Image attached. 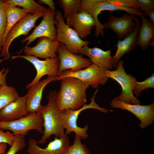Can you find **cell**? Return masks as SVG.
Returning <instances> with one entry per match:
<instances>
[{"instance_id": "d4e9b609", "label": "cell", "mask_w": 154, "mask_h": 154, "mask_svg": "<svg viewBox=\"0 0 154 154\" xmlns=\"http://www.w3.org/2000/svg\"><path fill=\"white\" fill-rule=\"evenodd\" d=\"M19 94L15 88L7 84L0 86V110L19 97Z\"/></svg>"}, {"instance_id": "5b68a950", "label": "cell", "mask_w": 154, "mask_h": 154, "mask_svg": "<svg viewBox=\"0 0 154 154\" xmlns=\"http://www.w3.org/2000/svg\"><path fill=\"white\" fill-rule=\"evenodd\" d=\"M123 64V60H119L116 70H106V75L109 78L115 80L120 85L122 91L117 97L119 100L129 104H140L139 100L133 93L134 84L136 80L134 76L126 72Z\"/></svg>"}, {"instance_id": "4fadbf2b", "label": "cell", "mask_w": 154, "mask_h": 154, "mask_svg": "<svg viewBox=\"0 0 154 154\" xmlns=\"http://www.w3.org/2000/svg\"><path fill=\"white\" fill-rule=\"evenodd\" d=\"M123 11L130 14L136 15L140 17L143 15V12L139 9L126 8L114 5L106 1V0H97L96 2L88 11L87 13L90 14L96 22L95 33L97 35L102 34L105 28L98 19V16L103 11Z\"/></svg>"}, {"instance_id": "484cf974", "label": "cell", "mask_w": 154, "mask_h": 154, "mask_svg": "<svg viewBox=\"0 0 154 154\" xmlns=\"http://www.w3.org/2000/svg\"><path fill=\"white\" fill-rule=\"evenodd\" d=\"M57 3L64 12V18L79 12L81 0H59Z\"/></svg>"}, {"instance_id": "4316f807", "label": "cell", "mask_w": 154, "mask_h": 154, "mask_svg": "<svg viewBox=\"0 0 154 154\" xmlns=\"http://www.w3.org/2000/svg\"><path fill=\"white\" fill-rule=\"evenodd\" d=\"M82 139L75 134L73 144L70 145L64 154H91L86 145L82 144Z\"/></svg>"}, {"instance_id": "8d00e7d4", "label": "cell", "mask_w": 154, "mask_h": 154, "mask_svg": "<svg viewBox=\"0 0 154 154\" xmlns=\"http://www.w3.org/2000/svg\"><path fill=\"white\" fill-rule=\"evenodd\" d=\"M7 148V144L0 143V154H4Z\"/></svg>"}, {"instance_id": "2e32d148", "label": "cell", "mask_w": 154, "mask_h": 154, "mask_svg": "<svg viewBox=\"0 0 154 154\" xmlns=\"http://www.w3.org/2000/svg\"><path fill=\"white\" fill-rule=\"evenodd\" d=\"M66 24L72 28L80 37L83 39L91 33L92 27L96 26L94 19L89 14L78 12L66 18Z\"/></svg>"}, {"instance_id": "30bf717a", "label": "cell", "mask_w": 154, "mask_h": 154, "mask_svg": "<svg viewBox=\"0 0 154 154\" xmlns=\"http://www.w3.org/2000/svg\"><path fill=\"white\" fill-rule=\"evenodd\" d=\"M56 53L58 54L59 60L58 75L65 70H79L86 68L92 64L89 58L83 57L82 54H76L70 51L61 42H59Z\"/></svg>"}, {"instance_id": "7402d4cb", "label": "cell", "mask_w": 154, "mask_h": 154, "mask_svg": "<svg viewBox=\"0 0 154 154\" xmlns=\"http://www.w3.org/2000/svg\"><path fill=\"white\" fill-rule=\"evenodd\" d=\"M140 17L141 23L138 33L137 45L145 51L150 45L154 47V26L144 15Z\"/></svg>"}, {"instance_id": "836d02e7", "label": "cell", "mask_w": 154, "mask_h": 154, "mask_svg": "<svg viewBox=\"0 0 154 154\" xmlns=\"http://www.w3.org/2000/svg\"><path fill=\"white\" fill-rule=\"evenodd\" d=\"M38 2L39 4L46 5L49 7L53 11L56 13V8L55 6V3L52 0H38Z\"/></svg>"}, {"instance_id": "ac0fdd59", "label": "cell", "mask_w": 154, "mask_h": 154, "mask_svg": "<svg viewBox=\"0 0 154 154\" xmlns=\"http://www.w3.org/2000/svg\"><path fill=\"white\" fill-rule=\"evenodd\" d=\"M57 77L56 76H48L28 90L26 96L29 113L38 112L42 106L41 102L44 89L50 82L57 81Z\"/></svg>"}, {"instance_id": "5bb4252c", "label": "cell", "mask_w": 154, "mask_h": 154, "mask_svg": "<svg viewBox=\"0 0 154 154\" xmlns=\"http://www.w3.org/2000/svg\"><path fill=\"white\" fill-rule=\"evenodd\" d=\"M37 144L34 139H29L28 154H64L70 145L69 138L65 133L60 138L55 137L44 148L40 147Z\"/></svg>"}, {"instance_id": "e575fe53", "label": "cell", "mask_w": 154, "mask_h": 154, "mask_svg": "<svg viewBox=\"0 0 154 154\" xmlns=\"http://www.w3.org/2000/svg\"><path fill=\"white\" fill-rule=\"evenodd\" d=\"M9 71L8 68L6 69L3 68L0 71V86L3 84H7L6 77Z\"/></svg>"}, {"instance_id": "7c38bea8", "label": "cell", "mask_w": 154, "mask_h": 154, "mask_svg": "<svg viewBox=\"0 0 154 154\" xmlns=\"http://www.w3.org/2000/svg\"><path fill=\"white\" fill-rule=\"evenodd\" d=\"M56 13L49 7L43 16L40 23L32 33L21 41L22 43L27 42L25 47H27L38 38L42 37L48 38L54 41L56 40L57 29L55 25Z\"/></svg>"}, {"instance_id": "d6986e66", "label": "cell", "mask_w": 154, "mask_h": 154, "mask_svg": "<svg viewBox=\"0 0 154 154\" xmlns=\"http://www.w3.org/2000/svg\"><path fill=\"white\" fill-rule=\"evenodd\" d=\"M79 54L87 56L92 64L99 67L110 70L115 68L110 50L105 51L97 47L90 48L86 45L80 49Z\"/></svg>"}, {"instance_id": "3957f363", "label": "cell", "mask_w": 154, "mask_h": 154, "mask_svg": "<svg viewBox=\"0 0 154 154\" xmlns=\"http://www.w3.org/2000/svg\"><path fill=\"white\" fill-rule=\"evenodd\" d=\"M98 91L97 89L91 99V102L80 108L75 110H68L60 112L61 121L64 129L65 133L67 135L72 132L79 136L82 139H85L88 137L87 132L88 129L87 125L83 127L78 126L77 121L79 115L83 111L88 109H93L98 110L102 112L106 113L109 111L107 109L100 107L95 101V97Z\"/></svg>"}, {"instance_id": "f1b7e54d", "label": "cell", "mask_w": 154, "mask_h": 154, "mask_svg": "<svg viewBox=\"0 0 154 154\" xmlns=\"http://www.w3.org/2000/svg\"><path fill=\"white\" fill-rule=\"evenodd\" d=\"M24 137L20 135H15L13 144L5 154H17L24 149L26 145Z\"/></svg>"}, {"instance_id": "4dcf8cb0", "label": "cell", "mask_w": 154, "mask_h": 154, "mask_svg": "<svg viewBox=\"0 0 154 154\" xmlns=\"http://www.w3.org/2000/svg\"><path fill=\"white\" fill-rule=\"evenodd\" d=\"M107 2L128 8L139 9L137 0H106Z\"/></svg>"}, {"instance_id": "cb8c5ba5", "label": "cell", "mask_w": 154, "mask_h": 154, "mask_svg": "<svg viewBox=\"0 0 154 154\" xmlns=\"http://www.w3.org/2000/svg\"><path fill=\"white\" fill-rule=\"evenodd\" d=\"M5 1L11 5L21 7L29 14L31 15H44L48 9L34 0H8Z\"/></svg>"}, {"instance_id": "83f0119b", "label": "cell", "mask_w": 154, "mask_h": 154, "mask_svg": "<svg viewBox=\"0 0 154 154\" xmlns=\"http://www.w3.org/2000/svg\"><path fill=\"white\" fill-rule=\"evenodd\" d=\"M154 88V74L153 73L149 77L144 80L138 82L136 80L134 84L133 93L137 96L140 95L141 92L145 89Z\"/></svg>"}, {"instance_id": "e0dca14e", "label": "cell", "mask_w": 154, "mask_h": 154, "mask_svg": "<svg viewBox=\"0 0 154 154\" xmlns=\"http://www.w3.org/2000/svg\"><path fill=\"white\" fill-rule=\"evenodd\" d=\"M134 15L124 13L117 17L110 15L104 24L105 28L112 30L119 38L126 36L132 32L135 25Z\"/></svg>"}, {"instance_id": "52a82bcc", "label": "cell", "mask_w": 154, "mask_h": 154, "mask_svg": "<svg viewBox=\"0 0 154 154\" xmlns=\"http://www.w3.org/2000/svg\"><path fill=\"white\" fill-rule=\"evenodd\" d=\"M106 69L92 64L83 70H68L63 71L58 76L57 81L66 77H72L86 82L89 86L96 88L100 85L104 84L108 81L109 78L106 75Z\"/></svg>"}, {"instance_id": "8992f818", "label": "cell", "mask_w": 154, "mask_h": 154, "mask_svg": "<svg viewBox=\"0 0 154 154\" xmlns=\"http://www.w3.org/2000/svg\"><path fill=\"white\" fill-rule=\"evenodd\" d=\"M0 129L11 131L15 135L25 136L31 130L43 132V120L38 112L29 113L19 119L9 121H0Z\"/></svg>"}, {"instance_id": "d590c367", "label": "cell", "mask_w": 154, "mask_h": 154, "mask_svg": "<svg viewBox=\"0 0 154 154\" xmlns=\"http://www.w3.org/2000/svg\"><path fill=\"white\" fill-rule=\"evenodd\" d=\"M143 13L144 16L149 17V20L154 25V9H151L147 12Z\"/></svg>"}, {"instance_id": "f546056e", "label": "cell", "mask_w": 154, "mask_h": 154, "mask_svg": "<svg viewBox=\"0 0 154 154\" xmlns=\"http://www.w3.org/2000/svg\"><path fill=\"white\" fill-rule=\"evenodd\" d=\"M4 0H0V52L1 49V40L7 25V18L4 8L3 3Z\"/></svg>"}, {"instance_id": "1f68e13d", "label": "cell", "mask_w": 154, "mask_h": 154, "mask_svg": "<svg viewBox=\"0 0 154 154\" xmlns=\"http://www.w3.org/2000/svg\"><path fill=\"white\" fill-rule=\"evenodd\" d=\"M15 135L9 131L4 132L0 129V143H5L11 146L13 144Z\"/></svg>"}, {"instance_id": "9a60e30c", "label": "cell", "mask_w": 154, "mask_h": 154, "mask_svg": "<svg viewBox=\"0 0 154 154\" xmlns=\"http://www.w3.org/2000/svg\"><path fill=\"white\" fill-rule=\"evenodd\" d=\"M59 43L56 40L54 41L48 38L42 37L39 38L35 46L25 47L17 53L19 54L23 51L25 55L45 59L55 58L57 56L56 51Z\"/></svg>"}, {"instance_id": "8fae6325", "label": "cell", "mask_w": 154, "mask_h": 154, "mask_svg": "<svg viewBox=\"0 0 154 154\" xmlns=\"http://www.w3.org/2000/svg\"><path fill=\"white\" fill-rule=\"evenodd\" d=\"M112 107L125 110L135 115L140 121L139 127L143 129L152 124L154 119V103L147 105L129 104L119 101L117 97L111 103Z\"/></svg>"}, {"instance_id": "6da1fadb", "label": "cell", "mask_w": 154, "mask_h": 154, "mask_svg": "<svg viewBox=\"0 0 154 154\" xmlns=\"http://www.w3.org/2000/svg\"><path fill=\"white\" fill-rule=\"evenodd\" d=\"M60 80V88L55 97L56 105L60 112L76 110L86 104V90L89 86L87 83L72 77Z\"/></svg>"}, {"instance_id": "7a4b0ae2", "label": "cell", "mask_w": 154, "mask_h": 154, "mask_svg": "<svg viewBox=\"0 0 154 154\" xmlns=\"http://www.w3.org/2000/svg\"><path fill=\"white\" fill-rule=\"evenodd\" d=\"M57 90H50L47 97L48 102L45 105H42L37 112L41 115L43 120V135L41 139L36 141L37 144H44L51 136L60 138L65 133L60 117V112L58 110L55 97Z\"/></svg>"}, {"instance_id": "9c48e42d", "label": "cell", "mask_w": 154, "mask_h": 154, "mask_svg": "<svg viewBox=\"0 0 154 154\" xmlns=\"http://www.w3.org/2000/svg\"><path fill=\"white\" fill-rule=\"evenodd\" d=\"M22 58L31 63L34 66L37 72L36 75L31 82L26 86L29 90L37 82L45 75L48 76H58L59 71V60L57 56L53 58H49L44 60H41L32 56L18 55L12 57L14 59Z\"/></svg>"}, {"instance_id": "ffe728a7", "label": "cell", "mask_w": 154, "mask_h": 154, "mask_svg": "<svg viewBox=\"0 0 154 154\" xmlns=\"http://www.w3.org/2000/svg\"><path fill=\"white\" fill-rule=\"evenodd\" d=\"M26 95L19 97L0 110V121L15 120L29 114Z\"/></svg>"}, {"instance_id": "44dd1931", "label": "cell", "mask_w": 154, "mask_h": 154, "mask_svg": "<svg viewBox=\"0 0 154 154\" xmlns=\"http://www.w3.org/2000/svg\"><path fill=\"white\" fill-rule=\"evenodd\" d=\"M135 23L133 31L125 36L122 40H118L116 46L117 49L114 55L112 57L115 69L120 58L125 54L130 52L137 45L138 33L141 23L138 17H135Z\"/></svg>"}, {"instance_id": "603a6c76", "label": "cell", "mask_w": 154, "mask_h": 154, "mask_svg": "<svg viewBox=\"0 0 154 154\" xmlns=\"http://www.w3.org/2000/svg\"><path fill=\"white\" fill-rule=\"evenodd\" d=\"M3 5L7 15V23L2 38L1 47L4 45L7 35L11 29L19 20L29 14L23 9L11 5L6 2L5 0H4Z\"/></svg>"}, {"instance_id": "277c9868", "label": "cell", "mask_w": 154, "mask_h": 154, "mask_svg": "<svg viewBox=\"0 0 154 154\" xmlns=\"http://www.w3.org/2000/svg\"><path fill=\"white\" fill-rule=\"evenodd\" d=\"M55 24L56 27V41L64 44L70 51L78 54L80 49L89 41L81 38L77 33L65 23L63 15L59 10L56 11Z\"/></svg>"}, {"instance_id": "ba28073f", "label": "cell", "mask_w": 154, "mask_h": 154, "mask_svg": "<svg viewBox=\"0 0 154 154\" xmlns=\"http://www.w3.org/2000/svg\"><path fill=\"white\" fill-rule=\"evenodd\" d=\"M44 15L42 14H29L13 26L7 34L4 44L1 48L0 57H3V58L0 60V62L11 58L9 49L13 41L21 35L27 36L30 31L35 27L37 21L39 18L43 17Z\"/></svg>"}, {"instance_id": "d6a6232c", "label": "cell", "mask_w": 154, "mask_h": 154, "mask_svg": "<svg viewBox=\"0 0 154 154\" xmlns=\"http://www.w3.org/2000/svg\"><path fill=\"white\" fill-rule=\"evenodd\" d=\"M139 9L143 12L154 9V0H137Z\"/></svg>"}]
</instances>
